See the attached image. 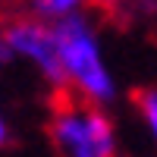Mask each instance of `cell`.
Instances as JSON below:
<instances>
[{"instance_id":"obj_1","label":"cell","mask_w":157,"mask_h":157,"mask_svg":"<svg viewBox=\"0 0 157 157\" xmlns=\"http://www.w3.org/2000/svg\"><path fill=\"white\" fill-rule=\"evenodd\" d=\"M54 29L60 41L63 75H66L63 94H75L82 101L101 104V107H113L120 101V85H116V75L104 54L98 22L88 13H75V16L57 22Z\"/></svg>"},{"instance_id":"obj_2","label":"cell","mask_w":157,"mask_h":157,"mask_svg":"<svg viewBox=\"0 0 157 157\" xmlns=\"http://www.w3.org/2000/svg\"><path fill=\"white\" fill-rule=\"evenodd\" d=\"M47 141L54 157H120V129L110 107L57 94L47 116Z\"/></svg>"},{"instance_id":"obj_3","label":"cell","mask_w":157,"mask_h":157,"mask_svg":"<svg viewBox=\"0 0 157 157\" xmlns=\"http://www.w3.org/2000/svg\"><path fill=\"white\" fill-rule=\"evenodd\" d=\"M0 32H3L6 44L13 50V60L29 63L54 94L66 91V75H63V63H60V41H57V29L50 22L19 13V16L6 19Z\"/></svg>"},{"instance_id":"obj_4","label":"cell","mask_w":157,"mask_h":157,"mask_svg":"<svg viewBox=\"0 0 157 157\" xmlns=\"http://www.w3.org/2000/svg\"><path fill=\"white\" fill-rule=\"evenodd\" d=\"M16 6L22 16H35V19L57 25L63 19L75 16V13H85L88 0H16Z\"/></svg>"},{"instance_id":"obj_5","label":"cell","mask_w":157,"mask_h":157,"mask_svg":"<svg viewBox=\"0 0 157 157\" xmlns=\"http://www.w3.org/2000/svg\"><path fill=\"white\" fill-rule=\"evenodd\" d=\"M135 110L141 116V123H145L151 141L157 145V85H148L135 94Z\"/></svg>"},{"instance_id":"obj_6","label":"cell","mask_w":157,"mask_h":157,"mask_svg":"<svg viewBox=\"0 0 157 157\" xmlns=\"http://www.w3.org/2000/svg\"><path fill=\"white\" fill-rule=\"evenodd\" d=\"M13 63V50H10V44H6V38H3V32H0V72H3L6 66Z\"/></svg>"},{"instance_id":"obj_7","label":"cell","mask_w":157,"mask_h":157,"mask_svg":"<svg viewBox=\"0 0 157 157\" xmlns=\"http://www.w3.org/2000/svg\"><path fill=\"white\" fill-rule=\"evenodd\" d=\"M10 141V129H6V123H0V148H3Z\"/></svg>"},{"instance_id":"obj_8","label":"cell","mask_w":157,"mask_h":157,"mask_svg":"<svg viewBox=\"0 0 157 157\" xmlns=\"http://www.w3.org/2000/svg\"><path fill=\"white\" fill-rule=\"evenodd\" d=\"M0 123H6V120H3V104H0Z\"/></svg>"}]
</instances>
